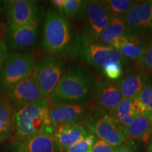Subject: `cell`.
Instances as JSON below:
<instances>
[{"mask_svg": "<svg viewBox=\"0 0 152 152\" xmlns=\"http://www.w3.org/2000/svg\"><path fill=\"white\" fill-rule=\"evenodd\" d=\"M96 83L94 75L86 68L72 66L64 71L47 99L52 104L89 105L94 100Z\"/></svg>", "mask_w": 152, "mask_h": 152, "instance_id": "1", "label": "cell"}, {"mask_svg": "<svg viewBox=\"0 0 152 152\" xmlns=\"http://www.w3.org/2000/svg\"><path fill=\"white\" fill-rule=\"evenodd\" d=\"M13 133L16 142L42 134H54L47 98L29 104L13 112Z\"/></svg>", "mask_w": 152, "mask_h": 152, "instance_id": "2", "label": "cell"}, {"mask_svg": "<svg viewBox=\"0 0 152 152\" xmlns=\"http://www.w3.org/2000/svg\"><path fill=\"white\" fill-rule=\"evenodd\" d=\"M42 30L43 48L54 56L74 55L77 37L68 18L54 8L45 14Z\"/></svg>", "mask_w": 152, "mask_h": 152, "instance_id": "3", "label": "cell"}, {"mask_svg": "<svg viewBox=\"0 0 152 152\" xmlns=\"http://www.w3.org/2000/svg\"><path fill=\"white\" fill-rule=\"evenodd\" d=\"M75 56L102 73L103 69L111 64H118L125 70L130 68L132 61L111 46L94 41L82 34L77 37Z\"/></svg>", "mask_w": 152, "mask_h": 152, "instance_id": "4", "label": "cell"}, {"mask_svg": "<svg viewBox=\"0 0 152 152\" xmlns=\"http://www.w3.org/2000/svg\"><path fill=\"white\" fill-rule=\"evenodd\" d=\"M85 126L96 138L117 147L128 140L124 130L107 112L93 106L92 110L83 120Z\"/></svg>", "mask_w": 152, "mask_h": 152, "instance_id": "5", "label": "cell"}, {"mask_svg": "<svg viewBox=\"0 0 152 152\" xmlns=\"http://www.w3.org/2000/svg\"><path fill=\"white\" fill-rule=\"evenodd\" d=\"M35 64L31 54L18 52L9 54L0 66V89L5 92L26 78L33 73Z\"/></svg>", "mask_w": 152, "mask_h": 152, "instance_id": "6", "label": "cell"}, {"mask_svg": "<svg viewBox=\"0 0 152 152\" xmlns=\"http://www.w3.org/2000/svg\"><path fill=\"white\" fill-rule=\"evenodd\" d=\"M45 16L44 9H40L35 18L29 23L16 30L6 28L4 39L8 50H27L35 46L39 37L42 20Z\"/></svg>", "mask_w": 152, "mask_h": 152, "instance_id": "7", "label": "cell"}, {"mask_svg": "<svg viewBox=\"0 0 152 152\" xmlns=\"http://www.w3.org/2000/svg\"><path fill=\"white\" fill-rule=\"evenodd\" d=\"M4 96L14 110L36 103L45 98L34 71L26 78L6 90Z\"/></svg>", "mask_w": 152, "mask_h": 152, "instance_id": "8", "label": "cell"}, {"mask_svg": "<svg viewBox=\"0 0 152 152\" xmlns=\"http://www.w3.org/2000/svg\"><path fill=\"white\" fill-rule=\"evenodd\" d=\"M111 14L104 1H88L81 17L83 19V35L97 41L101 34L108 26Z\"/></svg>", "mask_w": 152, "mask_h": 152, "instance_id": "9", "label": "cell"}, {"mask_svg": "<svg viewBox=\"0 0 152 152\" xmlns=\"http://www.w3.org/2000/svg\"><path fill=\"white\" fill-rule=\"evenodd\" d=\"M44 97L48 98L64 73V63L58 56L45 57L34 68Z\"/></svg>", "mask_w": 152, "mask_h": 152, "instance_id": "10", "label": "cell"}, {"mask_svg": "<svg viewBox=\"0 0 152 152\" xmlns=\"http://www.w3.org/2000/svg\"><path fill=\"white\" fill-rule=\"evenodd\" d=\"M126 33L142 37L152 31V0L136 1L124 16Z\"/></svg>", "mask_w": 152, "mask_h": 152, "instance_id": "11", "label": "cell"}, {"mask_svg": "<svg viewBox=\"0 0 152 152\" xmlns=\"http://www.w3.org/2000/svg\"><path fill=\"white\" fill-rule=\"evenodd\" d=\"M123 99L119 81L109 78H99L96 81L94 107L104 111L109 114L117 108Z\"/></svg>", "mask_w": 152, "mask_h": 152, "instance_id": "12", "label": "cell"}, {"mask_svg": "<svg viewBox=\"0 0 152 152\" xmlns=\"http://www.w3.org/2000/svg\"><path fill=\"white\" fill-rule=\"evenodd\" d=\"M37 1L11 0L6 1V16L8 28L16 30L31 22L39 12Z\"/></svg>", "mask_w": 152, "mask_h": 152, "instance_id": "13", "label": "cell"}, {"mask_svg": "<svg viewBox=\"0 0 152 152\" xmlns=\"http://www.w3.org/2000/svg\"><path fill=\"white\" fill-rule=\"evenodd\" d=\"M92 108L85 104H52L49 102L50 117L55 129L60 125L77 123L84 120Z\"/></svg>", "mask_w": 152, "mask_h": 152, "instance_id": "14", "label": "cell"}, {"mask_svg": "<svg viewBox=\"0 0 152 152\" xmlns=\"http://www.w3.org/2000/svg\"><path fill=\"white\" fill-rule=\"evenodd\" d=\"M90 132V131L85 125L79 123L65 124L57 127L53 135L58 151L66 152Z\"/></svg>", "mask_w": 152, "mask_h": 152, "instance_id": "15", "label": "cell"}, {"mask_svg": "<svg viewBox=\"0 0 152 152\" xmlns=\"http://www.w3.org/2000/svg\"><path fill=\"white\" fill-rule=\"evenodd\" d=\"M118 52L131 61L138 62L145 52L147 43L142 37L125 33L116 38L110 44Z\"/></svg>", "mask_w": 152, "mask_h": 152, "instance_id": "16", "label": "cell"}, {"mask_svg": "<svg viewBox=\"0 0 152 152\" xmlns=\"http://www.w3.org/2000/svg\"><path fill=\"white\" fill-rule=\"evenodd\" d=\"M148 80V75L140 70L130 68L125 70L118 80L123 97L134 98L137 96Z\"/></svg>", "mask_w": 152, "mask_h": 152, "instance_id": "17", "label": "cell"}, {"mask_svg": "<svg viewBox=\"0 0 152 152\" xmlns=\"http://www.w3.org/2000/svg\"><path fill=\"white\" fill-rule=\"evenodd\" d=\"M16 152H57L53 134H42L16 142Z\"/></svg>", "mask_w": 152, "mask_h": 152, "instance_id": "18", "label": "cell"}, {"mask_svg": "<svg viewBox=\"0 0 152 152\" xmlns=\"http://www.w3.org/2000/svg\"><path fill=\"white\" fill-rule=\"evenodd\" d=\"M150 115H139L125 129L124 133L127 138L145 143L149 142L152 137V123Z\"/></svg>", "mask_w": 152, "mask_h": 152, "instance_id": "19", "label": "cell"}, {"mask_svg": "<svg viewBox=\"0 0 152 152\" xmlns=\"http://www.w3.org/2000/svg\"><path fill=\"white\" fill-rule=\"evenodd\" d=\"M110 115L124 130L140 114L136 109L134 98H123L122 102Z\"/></svg>", "mask_w": 152, "mask_h": 152, "instance_id": "20", "label": "cell"}, {"mask_svg": "<svg viewBox=\"0 0 152 152\" xmlns=\"http://www.w3.org/2000/svg\"><path fill=\"white\" fill-rule=\"evenodd\" d=\"M13 108L5 96L0 95V142H4L13 133Z\"/></svg>", "mask_w": 152, "mask_h": 152, "instance_id": "21", "label": "cell"}, {"mask_svg": "<svg viewBox=\"0 0 152 152\" xmlns=\"http://www.w3.org/2000/svg\"><path fill=\"white\" fill-rule=\"evenodd\" d=\"M125 33L126 26L124 18L112 16L109 24L101 34L97 41L104 45H110L114 39Z\"/></svg>", "mask_w": 152, "mask_h": 152, "instance_id": "22", "label": "cell"}, {"mask_svg": "<svg viewBox=\"0 0 152 152\" xmlns=\"http://www.w3.org/2000/svg\"><path fill=\"white\" fill-rule=\"evenodd\" d=\"M87 1L83 0H64L61 14L70 19L81 17Z\"/></svg>", "mask_w": 152, "mask_h": 152, "instance_id": "23", "label": "cell"}, {"mask_svg": "<svg viewBox=\"0 0 152 152\" xmlns=\"http://www.w3.org/2000/svg\"><path fill=\"white\" fill-rule=\"evenodd\" d=\"M104 1L111 16L123 18L136 2V1L132 0H106Z\"/></svg>", "mask_w": 152, "mask_h": 152, "instance_id": "24", "label": "cell"}, {"mask_svg": "<svg viewBox=\"0 0 152 152\" xmlns=\"http://www.w3.org/2000/svg\"><path fill=\"white\" fill-rule=\"evenodd\" d=\"M96 140V137L94 134L90 132L73 144L66 152H92Z\"/></svg>", "mask_w": 152, "mask_h": 152, "instance_id": "25", "label": "cell"}, {"mask_svg": "<svg viewBox=\"0 0 152 152\" xmlns=\"http://www.w3.org/2000/svg\"><path fill=\"white\" fill-rule=\"evenodd\" d=\"M137 69L146 75H152V39L147 43L145 52L142 58L136 63Z\"/></svg>", "mask_w": 152, "mask_h": 152, "instance_id": "26", "label": "cell"}, {"mask_svg": "<svg viewBox=\"0 0 152 152\" xmlns=\"http://www.w3.org/2000/svg\"><path fill=\"white\" fill-rule=\"evenodd\" d=\"M143 102L149 113H152V79L148 80L137 96Z\"/></svg>", "mask_w": 152, "mask_h": 152, "instance_id": "27", "label": "cell"}, {"mask_svg": "<svg viewBox=\"0 0 152 152\" xmlns=\"http://www.w3.org/2000/svg\"><path fill=\"white\" fill-rule=\"evenodd\" d=\"M124 71V68L121 64H111L104 68L102 73L106 76V78L118 80L121 78Z\"/></svg>", "mask_w": 152, "mask_h": 152, "instance_id": "28", "label": "cell"}, {"mask_svg": "<svg viewBox=\"0 0 152 152\" xmlns=\"http://www.w3.org/2000/svg\"><path fill=\"white\" fill-rule=\"evenodd\" d=\"M115 148L108 142L96 138L92 152H113Z\"/></svg>", "mask_w": 152, "mask_h": 152, "instance_id": "29", "label": "cell"}, {"mask_svg": "<svg viewBox=\"0 0 152 152\" xmlns=\"http://www.w3.org/2000/svg\"><path fill=\"white\" fill-rule=\"evenodd\" d=\"M113 152H138V146L134 140H128L115 148Z\"/></svg>", "mask_w": 152, "mask_h": 152, "instance_id": "30", "label": "cell"}, {"mask_svg": "<svg viewBox=\"0 0 152 152\" xmlns=\"http://www.w3.org/2000/svg\"><path fill=\"white\" fill-rule=\"evenodd\" d=\"M9 55V50L4 38L0 37V66Z\"/></svg>", "mask_w": 152, "mask_h": 152, "instance_id": "31", "label": "cell"}, {"mask_svg": "<svg viewBox=\"0 0 152 152\" xmlns=\"http://www.w3.org/2000/svg\"><path fill=\"white\" fill-rule=\"evenodd\" d=\"M5 28L4 26H3V24L1 23V22H0V37L1 38H3V35H4V33H5Z\"/></svg>", "mask_w": 152, "mask_h": 152, "instance_id": "32", "label": "cell"}, {"mask_svg": "<svg viewBox=\"0 0 152 152\" xmlns=\"http://www.w3.org/2000/svg\"><path fill=\"white\" fill-rule=\"evenodd\" d=\"M147 152H152V141H151V143H150L149 147H148Z\"/></svg>", "mask_w": 152, "mask_h": 152, "instance_id": "33", "label": "cell"}, {"mask_svg": "<svg viewBox=\"0 0 152 152\" xmlns=\"http://www.w3.org/2000/svg\"><path fill=\"white\" fill-rule=\"evenodd\" d=\"M150 118H151V123H152V113L150 115Z\"/></svg>", "mask_w": 152, "mask_h": 152, "instance_id": "34", "label": "cell"}]
</instances>
